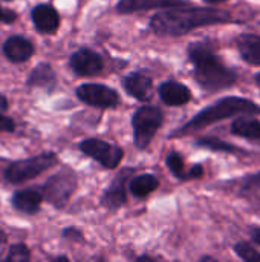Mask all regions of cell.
I'll return each mask as SVG.
<instances>
[{
  "label": "cell",
  "instance_id": "obj_15",
  "mask_svg": "<svg viewBox=\"0 0 260 262\" xmlns=\"http://www.w3.org/2000/svg\"><path fill=\"white\" fill-rule=\"evenodd\" d=\"M230 134L248 141H260V118L257 115H238L230 124Z\"/></svg>",
  "mask_w": 260,
  "mask_h": 262
},
{
  "label": "cell",
  "instance_id": "obj_9",
  "mask_svg": "<svg viewBox=\"0 0 260 262\" xmlns=\"http://www.w3.org/2000/svg\"><path fill=\"white\" fill-rule=\"evenodd\" d=\"M133 173H135L133 167H126L113 178V181L107 186V189L103 192V195L100 198V203L104 209L118 210L120 207H123L126 204V201H127V183Z\"/></svg>",
  "mask_w": 260,
  "mask_h": 262
},
{
  "label": "cell",
  "instance_id": "obj_10",
  "mask_svg": "<svg viewBox=\"0 0 260 262\" xmlns=\"http://www.w3.org/2000/svg\"><path fill=\"white\" fill-rule=\"evenodd\" d=\"M70 68L80 77H95L103 71V58L89 48H81L70 55Z\"/></svg>",
  "mask_w": 260,
  "mask_h": 262
},
{
  "label": "cell",
  "instance_id": "obj_22",
  "mask_svg": "<svg viewBox=\"0 0 260 262\" xmlns=\"http://www.w3.org/2000/svg\"><path fill=\"white\" fill-rule=\"evenodd\" d=\"M236 189H238V195L244 198H251L260 193V170L239 178Z\"/></svg>",
  "mask_w": 260,
  "mask_h": 262
},
{
  "label": "cell",
  "instance_id": "obj_17",
  "mask_svg": "<svg viewBox=\"0 0 260 262\" xmlns=\"http://www.w3.org/2000/svg\"><path fill=\"white\" fill-rule=\"evenodd\" d=\"M2 51L5 54V57L12 61V63H25L26 60H29L34 54V45L23 35H14L9 37L3 46Z\"/></svg>",
  "mask_w": 260,
  "mask_h": 262
},
{
  "label": "cell",
  "instance_id": "obj_16",
  "mask_svg": "<svg viewBox=\"0 0 260 262\" xmlns=\"http://www.w3.org/2000/svg\"><path fill=\"white\" fill-rule=\"evenodd\" d=\"M188 5L187 0H120L116 3V12L120 14H132L138 11H149V9H167L175 6Z\"/></svg>",
  "mask_w": 260,
  "mask_h": 262
},
{
  "label": "cell",
  "instance_id": "obj_36",
  "mask_svg": "<svg viewBox=\"0 0 260 262\" xmlns=\"http://www.w3.org/2000/svg\"><path fill=\"white\" fill-rule=\"evenodd\" d=\"M55 261H69L66 256H60V258H55Z\"/></svg>",
  "mask_w": 260,
  "mask_h": 262
},
{
  "label": "cell",
  "instance_id": "obj_19",
  "mask_svg": "<svg viewBox=\"0 0 260 262\" xmlns=\"http://www.w3.org/2000/svg\"><path fill=\"white\" fill-rule=\"evenodd\" d=\"M43 203V193L38 189H26V190H18L12 195L11 204L15 210L26 213V215H34L40 210Z\"/></svg>",
  "mask_w": 260,
  "mask_h": 262
},
{
  "label": "cell",
  "instance_id": "obj_1",
  "mask_svg": "<svg viewBox=\"0 0 260 262\" xmlns=\"http://www.w3.org/2000/svg\"><path fill=\"white\" fill-rule=\"evenodd\" d=\"M230 23H239V20L228 9L188 3L156 12L150 20V29L159 37H182L199 28Z\"/></svg>",
  "mask_w": 260,
  "mask_h": 262
},
{
  "label": "cell",
  "instance_id": "obj_29",
  "mask_svg": "<svg viewBox=\"0 0 260 262\" xmlns=\"http://www.w3.org/2000/svg\"><path fill=\"white\" fill-rule=\"evenodd\" d=\"M15 130V123L6 117L0 114V132H14Z\"/></svg>",
  "mask_w": 260,
  "mask_h": 262
},
{
  "label": "cell",
  "instance_id": "obj_32",
  "mask_svg": "<svg viewBox=\"0 0 260 262\" xmlns=\"http://www.w3.org/2000/svg\"><path fill=\"white\" fill-rule=\"evenodd\" d=\"M8 106H9V104H8V100H6V97L0 94V114L6 112V111H8Z\"/></svg>",
  "mask_w": 260,
  "mask_h": 262
},
{
  "label": "cell",
  "instance_id": "obj_3",
  "mask_svg": "<svg viewBox=\"0 0 260 262\" xmlns=\"http://www.w3.org/2000/svg\"><path fill=\"white\" fill-rule=\"evenodd\" d=\"M244 114L260 115V104L257 101L242 95H225L216 100L215 103L208 104L207 107L201 109L198 114H195L187 123L173 130L170 134V138L185 137L193 132L202 130L215 123H221L224 120H230Z\"/></svg>",
  "mask_w": 260,
  "mask_h": 262
},
{
  "label": "cell",
  "instance_id": "obj_8",
  "mask_svg": "<svg viewBox=\"0 0 260 262\" xmlns=\"http://www.w3.org/2000/svg\"><path fill=\"white\" fill-rule=\"evenodd\" d=\"M77 97L93 107H116L120 103V95L115 89L106 86V84H98V83H84L77 88L75 91Z\"/></svg>",
  "mask_w": 260,
  "mask_h": 262
},
{
  "label": "cell",
  "instance_id": "obj_31",
  "mask_svg": "<svg viewBox=\"0 0 260 262\" xmlns=\"http://www.w3.org/2000/svg\"><path fill=\"white\" fill-rule=\"evenodd\" d=\"M6 247H8V238L5 232L0 230V256H3V253L6 252Z\"/></svg>",
  "mask_w": 260,
  "mask_h": 262
},
{
  "label": "cell",
  "instance_id": "obj_18",
  "mask_svg": "<svg viewBox=\"0 0 260 262\" xmlns=\"http://www.w3.org/2000/svg\"><path fill=\"white\" fill-rule=\"evenodd\" d=\"M26 84L29 89H43L46 92H52L57 88V74L49 63L37 64L29 77L26 78Z\"/></svg>",
  "mask_w": 260,
  "mask_h": 262
},
{
  "label": "cell",
  "instance_id": "obj_13",
  "mask_svg": "<svg viewBox=\"0 0 260 262\" xmlns=\"http://www.w3.org/2000/svg\"><path fill=\"white\" fill-rule=\"evenodd\" d=\"M123 88L130 97H133L139 101H149L152 98L153 80L147 74L132 72V74L124 77Z\"/></svg>",
  "mask_w": 260,
  "mask_h": 262
},
{
  "label": "cell",
  "instance_id": "obj_12",
  "mask_svg": "<svg viewBox=\"0 0 260 262\" xmlns=\"http://www.w3.org/2000/svg\"><path fill=\"white\" fill-rule=\"evenodd\" d=\"M234 46L244 63L260 68V34L241 32L234 38Z\"/></svg>",
  "mask_w": 260,
  "mask_h": 262
},
{
  "label": "cell",
  "instance_id": "obj_26",
  "mask_svg": "<svg viewBox=\"0 0 260 262\" xmlns=\"http://www.w3.org/2000/svg\"><path fill=\"white\" fill-rule=\"evenodd\" d=\"M205 175V169L202 164H195L190 169H187V181L190 180H201Z\"/></svg>",
  "mask_w": 260,
  "mask_h": 262
},
{
  "label": "cell",
  "instance_id": "obj_6",
  "mask_svg": "<svg viewBox=\"0 0 260 262\" xmlns=\"http://www.w3.org/2000/svg\"><path fill=\"white\" fill-rule=\"evenodd\" d=\"M77 187V177L70 169H63L52 175L44 186L40 189L43 193V200L52 204L57 209H63L70 200L72 193Z\"/></svg>",
  "mask_w": 260,
  "mask_h": 262
},
{
  "label": "cell",
  "instance_id": "obj_28",
  "mask_svg": "<svg viewBox=\"0 0 260 262\" xmlns=\"http://www.w3.org/2000/svg\"><path fill=\"white\" fill-rule=\"evenodd\" d=\"M17 20V14L11 9L0 6V23H14Z\"/></svg>",
  "mask_w": 260,
  "mask_h": 262
},
{
  "label": "cell",
  "instance_id": "obj_30",
  "mask_svg": "<svg viewBox=\"0 0 260 262\" xmlns=\"http://www.w3.org/2000/svg\"><path fill=\"white\" fill-rule=\"evenodd\" d=\"M248 235H250L251 243H254L260 249V226H251L248 229Z\"/></svg>",
  "mask_w": 260,
  "mask_h": 262
},
{
  "label": "cell",
  "instance_id": "obj_20",
  "mask_svg": "<svg viewBox=\"0 0 260 262\" xmlns=\"http://www.w3.org/2000/svg\"><path fill=\"white\" fill-rule=\"evenodd\" d=\"M195 146L201 147V149H207L210 152H218V154H227V155H234V157H245L248 155V150L228 143L222 138L218 137H199L198 140H195Z\"/></svg>",
  "mask_w": 260,
  "mask_h": 262
},
{
  "label": "cell",
  "instance_id": "obj_37",
  "mask_svg": "<svg viewBox=\"0 0 260 262\" xmlns=\"http://www.w3.org/2000/svg\"><path fill=\"white\" fill-rule=\"evenodd\" d=\"M5 2H11V0H5Z\"/></svg>",
  "mask_w": 260,
  "mask_h": 262
},
{
  "label": "cell",
  "instance_id": "obj_25",
  "mask_svg": "<svg viewBox=\"0 0 260 262\" xmlns=\"http://www.w3.org/2000/svg\"><path fill=\"white\" fill-rule=\"evenodd\" d=\"M6 261H14V262H25L31 259V252L28 249V246L25 244H14L9 247L8 255L5 256Z\"/></svg>",
  "mask_w": 260,
  "mask_h": 262
},
{
  "label": "cell",
  "instance_id": "obj_4",
  "mask_svg": "<svg viewBox=\"0 0 260 262\" xmlns=\"http://www.w3.org/2000/svg\"><path fill=\"white\" fill-rule=\"evenodd\" d=\"M164 123V112L156 106H143L132 117L135 147L144 150L150 146Z\"/></svg>",
  "mask_w": 260,
  "mask_h": 262
},
{
  "label": "cell",
  "instance_id": "obj_21",
  "mask_svg": "<svg viewBox=\"0 0 260 262\" xmlns=\"http://www.w3.org/2000/svg\"><path fill=\"white\" fill-rule=\"evenodd\" d=\"M130 192L136 198H146L159 187V180L152 173H141L130 180Z\"/></svg>",
  "mask_w": 260,
  "mask_h": 262
},
{
  "label": "cell",
  "instance_id": "obj_27",
  "mask_svg": "<svg viewBox=\"0 0 260 262\" xmlns=\"http://www.w3.org/2000/svg\"><path fill=\"white\" fill-rule=\"evenodd\" d=\"M63 238H66V239H72V241H78V243H83L84 239H83V233L78 230V229H75V227H67V229H64L63 230Z\"/></svg>",
  "mask_w": 260,
  "mask_h": 262
},
{
  "label": "cell",
  "instance_id": "obj_7",
  "mask_svg": "<svg viewBox=\"0 0 260 262\" xmlns=\"http://www.w3.org/2000/svg\"><path fill=\"white\" fill-rule=\"evenodd\" d=\"M80 150L106 169H115L124 158V150L120 146H115L100 138L83 140L80 143Z\"/></svg>",
  "mask_w": 260,
  "mask_h": 262
},
{
  "label": "cell",
  "instance_id": "obj_2",
  "mask_svg": "<svg viewBox=\"0 0 260 262\" xmlns=\"http://www.w3.org/2000/svg\"><path fill=\"white\" fill-rule=\"evenodd\" d=\"M187 55L193 64L195 81L201 86L202 91L215 94L236 86L239 80L238 71L224 61L213 41H192L187 48Z\"/></svg>",
  "mask_w": 260,
  "mask_h": 262
},
{
  "label": "cell",
  "instance_id": "obj_35",
  "mask_svg": "<svg viewBox=\"0 0 260 262\" xmlns=\"http://www.w3.org/2000/svg\"><path fill=\"white\" fill-rule=\"evenodd\" d=\"M201 261H218L216 258H213V256H202L201 258Z\"/></svg>",
  "mask_w": 260,
  "mask_h": 262
},
{
  "label": "cell",
  "instance_id": "obj_14",
  "mask_svg": "<svg viewBox=\"0 0 260 262\" xmlns=\"http://www.w3.org/2000/svg\"><path fill=\"white\" fill-rule=\"evenodd\" d=\"M31 17H32V23L35 29L43 34H52L60 26L58 12L55 11L52 5H48V3L37 5L31 12Z\"/></svg>",
  "mask_w": 260,
  "mask_h": 262
},
{
  "label": "cell",
  "instance_id": "obj_11",
  "mask_svg": "<svg viewBox=\"0 0 260 262\" xmlns=\"http://www.w3.org/2000/svg\"><path fill=\"white\" fill-rule=\"evenodd\" d=\"M158 95H159V98L162 100L164 104L173 106V107L185 106L193 98V94H192L190 88L185 86L181 81H176V80L162 81L159 84V88H158Z\"/></svg>",
  "mask_w": 260,
  "mask_h": 262
},
{
  "label": "cell",
  "instance_id": "obj_5",
  "mask_svg": "<svg viewBox=\"0 0 260 262\" xmlns=\"http://www.w3.org/2000/svg\"><path fill=\"white\" fill-rule=\"evenodd\" d=\"M58 163V157L54 152H44L37 157L14 161L5 169V180L11 184H21L29 180L37 178L48 169Z\"/></svg>",
  "mask_w": 260,
  "mask_h": 262
},
{
  "label": "cell",
  "instance_id": "obj_34",
  "mask_svg": "<svg viewBox=\"0 0 260 262\" xmlns=\"http://www.w3.org/2000/svg\"><path fill=\"white\" fill-rule=\"evenodd\" d=\"M253 81H254V84H256L257 88H260V72H257V74L253 77Z\"/></svg>",
  "mask_w": 260,
  "mask_h": 262
},
{
  "label": "cell",
  "instance_id": "obj_33",
  "mask_svg": "<svg viewBox=\"0 0 260 262\" xmlns=\"http://www.w3.org/2000/svg\"><path fill=\"white\" fill-rule=\"evenodd\" d=\"M205 5H221V3H225V2H230V0H202Z\"/></svg>",
  "mask_w": 260,
  "mask_h": 262
},
{
  "label": "cell",
  "instance_id": "obj_23",
  "mask_svg": "<svg viewBox=\"0 0 260 262\" xmlns=\"http://www.w3.org/2000/svg\"><path fill=\"white\" fill-rule=\"evenodd\" d=\"M233 252L234 255L245 262H260V250L259 247L251 243V241H238L233 246Z\"/></svg>",
  "mask_w": 260,
  "mask_h": 262
},
{
  "label": "cell",
  "instance_id": "obj_24",
  "mask_svg": "<svg viewBox=\"0 0 260 262\" xmlns=\"http://www.w3.org/2000/svg\"><path fill=\"white\" fill-rule=\"evenodd\" d=\"M166 164L169 167V170L172 172L173 177H176L178 180L181 181H187V169H185V160L184 157L176 152V150H172L167 158H166Z\"/></svg>",
  "mask_w": 260,
  "mask_h": 262
}]
</instances>
